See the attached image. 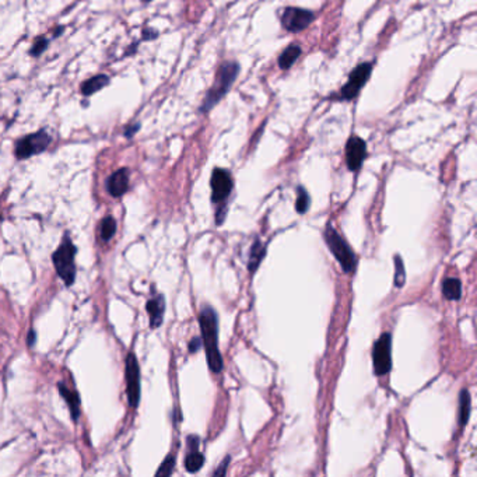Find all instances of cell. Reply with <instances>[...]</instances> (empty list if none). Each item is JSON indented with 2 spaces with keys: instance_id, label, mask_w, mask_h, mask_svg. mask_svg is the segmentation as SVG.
Masks as SVG:
<instances>
[{
  "instance_id": "cell-1",
  "label": "cell",
  "mask_w": 477,
  "mask_h": 477,
  "mask_svg": "<svg viewBox=\"0 0 477 477\" xmlns=\"http://www.w3.org/2000/svg\"><path fill=\"white\" fill-rule=\"evenodd\" d=\"M199 325L201 330V341L206 350L207 365L211 372L218 373L222 371V357L218 348V316L215 311L206 305L199 313Z\"/></svg>"
},
{
  "instance_id": "cell-2",
  "label": "cell",
  "mask_w": 477,
  "mask_h": 477,
  "mask_svg": "<svg viewBox=\"0 0 477 477\" xmlns=\"http://www.w3.org/2000/svg\"><path fill=\"white\" fill-rule=\"evenodd\" d=\"M239 69H241L239 63L234 62V60L224 62L218 67L214 83L210 87V90L207 91V94L203 99V104L200 106L201 113H206L211 108H214L220 102V99L229 91L231 85L234 84V81L236 80V77L239 74Z\"/></svg>"
},
{
  "instance_id": "cell-3",
  "label": "cell",
  "mask_w": 477,
  "mask_h": 477,
  "mask_svg": "<svg viewBox=\"0 0 477 477\" xmlns=\"http://www.w3.org/2000/svg\"><path fill=\"white\" fill-rule=\"evenodd\" d=\"M211 201L218 206L217 214H215V222L217 225L224 222L225 214H227V206L225 201L228 200L232 187H234V180L231 173L224 169V168H214L211 173Z\"/></svg>"
},
{
  "instance_id": "cell-4",
  "label": "cell",
  "mask_w": 477,
  "mask_h": 477,
  "mask_svg": "<svg viewBox=\"0 0 477 477\" xmlns=\"http://www.w3.org/2000/svg\"><path fill=\"white\" fill-rule=\"evenodd\" d=\"M323 238H325V242H326L327 248L330 249L332 255L340 263L343 271L347 274L353 273L355 270V264H357L355 253L351 249V246L346 242V239L334 229V227L332 224L326 225L325 232H323Z\"/></svg>"
},
{
  "instance_id": "cell-5",
  "label": "cell",
  "mask_w": 477,
  "mask_h": 477,
  "mask_svg": "<svg viewBox=\"0 0 477 477\" xmlns=\"http://www.w3.org/2000/svg\"><path fill=\"white\" fill-rule=\"evenodd\" d=\"M76 246L73 245L69 235H64L60 246L53 252L52 260L59 277L64 281L66 285H71L76 278Z\"/></svg>"
},
{
  "instance_id": "cell-6",
  "label": "cell",
  "mask_w": 477,
  "mask_h": 477,
  "mask_svg": "<svg viewBox=\"0 0 477 477\" xmlns=\"http://www.w3.org/2000/svg\"><path fill=\"white\" fill-rule=\"evenodd\" d=\"M372 362L375 375L383 376L389 373L392 368V334L389 332L382 333L373 343Z\"/></svg>"
},
{
  "instance_id": "cell-7",
  "label": "cell",
  "mask_w": 477,
  "mask_h": 477,
  "mask_svg": "<svg viewBox=\"0 0 477 477\" xmlns=\"http://www.w3.org/2000/svg\"><path fill=\"white\" fill-rule=\"evenodd\" d=\"M50 143V136L45 130L31 133L15 143V157L18 159H27L31 155L39 154L48 148Z\"/></svg>"
},
{
  "instance_id": "cell-8",
  "label": "cell",
  "mask_w": 477,
  "mask_h": 477,
  "mask_svg": "<svg viewBox=\"0 0 477 477\" xmlns=\"http://www.w3.org/2000/svg\"><path fill=\"white\" fill-rule=\"evenodd\" d=\"M372 71V64L369 62L358 64L348 76V81L341 87L340 90V97L344 101H350L358 95L361 88L365 85L368 81L369 76Z\"/></svg>"
},
{
  "instance_id": "cell-9",
  "label": "cell",
  "mask_w": 477,
  "mask_h": 477,
  "mask_svg": "<svg viewBox=\"0 0 477 477\" xmlns=\"http://www.w3.org/2000/svg\"><path fill=\"white\" fill-rule=\"evenodd\" d=\"M315 15L311 10L299 7H287L281 14V25L288 32H301L309 27Z\"/></svg>"
},
{
  "instance_id": "cell-10",
  "label": "cell",
  "mask_w": 477,
  "mask_h": 477,
  "mask_svg": "<svg viewBox=\"0 0 477 477\" xmlns=\"http://www.w3.org/2000/svg\"><path fill=\"white\" fill-rule=\"evenodd\" d=\"M126 394L131 407L138 406L140 400V368L134 354H129L126 358Z\"/></svg>"
},
{
  "instance_id": "cell-11",
  "label": "cell",
  "mask_w": 477,
  "mask_h": 477,
  "mask_svg": "<svg viewBox=\"0 0 477 477\" xmlns=\"http://www.w3.org/2000/svg\"><path fill=\"white\" fill-rule=\"evenodd\" d=\"M366 155V144L358 136H351L346 144V164L353 172L358 171Z\"/></svg>"
},
{
  "instance_id": "cell-12",
  "label": "cell",
  "mask_w": 477,
  "mask_h": 477,
  "mask_svg": "<svg viewBox=\"0 0 477 477\" xmlns=\"http://www.w3.org/2000/svg\"><path fill=\"white\" fill-rule=\"evenodd\" d=\"M187 455L185 457V469L189 473H196L201 469L204 463V456L199 452V436L197 435H189L187 436Z\"/></svg>"
},
{
  "instance_id": "cell-13",
  "label": "cell",
  "mask_w": 477,
  "mask_h": 477,
  "mask_svg": "<svg viewBox=\"0 0 477 477\" xmlns=\"http://www.w3.org/2000/svg\"><path fill=\"white\" fill-rule=\"evenodd\" d=\"M129 187V169L120 168L115 171L106 180V189L111 196L120 197Z\"/></svg>"
},
{
  "instance_id": "cell-14",
  "label": "cell",
  "mask_w": 477,
  "mask_h": 477,
  "mask_svg": "<svg viewBox=\"0 0 477 477\" xmlns=\"http://www.w3.org/2000/svg\"><path fill=\"white\" fill-rule=\"evenodd\" d=\"M145 309H147V313L150 316V326L152 329L161 326L162 318H164V312H165L164 295L159 294V295L148 299L147 304H145Z\"/></svg>"
},
{
  "instance_id": "cell-15",
  "label": "cell",
  "mask_w": 477,
  "mask_h": 477,
  "mask_svg": "<svg viewBox=\"0 0 477 477\" xmlns=\"http://www.w3.org/2000/svg\"><path fill=\"white\" fill-rule=\"evenodd\" d=\"M442 295L448 301H457L462 297V283L456 277H446L442 281Z\"/></svg>"
},
{
  "instance_id": "cell-16",
  "label": "cell",
  "mask_w": 477,
  "mask_h": 477,
  "mask_svg": "<svg viewBox=\"0 0 477 477\" xmlns=\"http://www.w3.org/2000/svg\"><path fill=\"white\" fill-rule=\"evenodd\" d=\"M109 84V77L105 76V74H97L88 80H85L81 87H80V91L83 95L88 97V95H92L95 94L97 91H99L101 88L106 87Z\"/></svg>"
},
{
  "instance_id": "cell-17",
  "label": "cell",
  "mask_w": 477,
  "mask_h": 477,
  "mask_svg": "<svg viewBox=\"0 0 477 477\" xmlns=\"http://www.w3.org/2000/svg\"><path fill=\"white\" fill-rule=\"evenodd\" d=\"M266 255V246L262 243V241L259 238H255L250 250H249V259H248V269L249 271H255L259 264L262 263L263 257Z\"/></svg>"
},
{
  "instance_id": "cell-18",
  "label": "cell",
  "mask_w": 477,
  "mask_h": 477,
  "mask_svg": "<svg viewBox=\"0 0 477 477\" xmlns=\"http://www.w3.org/2000/svg\"><path fill=\"white\" fill-rule=\"evenodd\" d=\"M301 46L299 45H295V43H292V45H290L287 49H284L283 50V53L280 55V57H278V67L281 69V70H288L297 60H298V57L301 56Z\"/></svg>"
},
{
  "instance_id": "cell-19",
  "label": "cell",
  "mask_w": 477,
  "mask_h": 477,
  "mask_svg": "<svg viewBox=\"0 0 477 477\" xmlns=\"http://www.w3.org/2000/svg\"><path fill=\"white\" fill-rule=\"evenodd\" d=\"M59 392L64 397V400H66V403L71 411L73 420H77V417L80 414V397H78L77 392L66 387L64 383H59Z\"/></svg>"
},
{
  "instance_id": "cell-20",
  "label": "cell",
  "mask_w": 477,
  "mask_h": 477,
  "mask_svg": "<svg viewBox=\"0 0 477 477\" xmlns=\"http://www.w3.org/2000/svg\"><path fill=\"white\" fill-rule=\"evenodd\" d=\"M470 410H471V400H470V393L466 387H463L459 393V425H466L470 417Z\"/></svg>"
},
{
  "instance_id": "cell-21",
  "label": "cell",
  "mask_w": 477,
  "mask_h": 477,
  "mask_svg": "<svg viewBox=\"0 0 477 477\" xmlns=\"http://www.w3.org/2000/svg\"><path fill=\"white\" fill-rule=\"evenodd\" d=\"M311 204V199L309 194L306 192V189L304 186H298L297 189V201H295V210L299 214H305L309 208Z\"/></svg>"
},
{
  "instance_id": "cell-22",
  "label": "cell",
  "mask_w": 477,
  "mask_h": 477,
  "mask_svg": "<svg viewBox=\"0 0 477 477\" xmlns=\"http://www.w3.org/2000/svg\"><path fill=\"white\" fill-rule=\"evenodd\" d=\"M115 229H116V221H115V218L111 217V215L105 217V218L102 220V222H101V238H102L104 241H109V239L113 236Z\"/></svg>"
},
{
  "instance_id": "cell-23",
  "label": "cell",
  "mask_w": 477,
  "mask_h": 477,
  "mask_svg": "<svg viewBox=\"0 0 477 477\" xmlns=\"http://www.w3.org/2000/svg\"><path fill=\"white\" fill-rule=\"evenodd\" d=\"M406 281V273H404V264L399 255L394 256V287L401 288Z\"/></svg>"
},
{
  "instance_id": "cell-24",
  "label": "cell",
  "mask_w": 477,
  "mask_h": 477,
  "mask_svg": "<svg viewBox=\"0 0 477 477\" xmlns=\"http://www.w3.org/2000/svg\"><path fill=\"white\" fill-rule=\"evenodd\" d=\"M173 466H175V457L173 455H168L165 457V460L161 463L159 469L155 471V476H171L173 471Z\"/></svg>"
},
{
  "instance_id": "cell-25",
  "label": "cell",
  "mask_w": 477,
  "mask_h": 477,
  "mask_svg": "<svg viewBox=\"0 0 477 477\" xmlns=\"http://www.w3.org/2000/svg\"><path fill=\"white\" fill-rule=\"evenodd\" d=\"M46 46H48V39L43 38V36H39V38L34 42V45H32L29 53H31L32 56H39V55L46 49Z\"/></svg>"
},
{
  "instance_id": "cell-26",
  "label": "cell",
  "mask_w": 477,
  "mask_h": 477,
  "mask_svg": "<svg viewBox=\"0 0 477 477\" xmlns=\"http://www.w3.org/2000/svg\"><path fill=\"white\" fill-rule=\"evenodd\" d=\"M229 456H225L224 457V460L218 464V467L214 470V473H213V476H215V477H218V476H224L225 473H227V467H228V463H229Z\"/></svg>"
},
{
  "instance_id": "cell-27",
  "label": "cell",
  "mask_w": 477,
  "mask_h": 477,
  "mask_svg": "<svg viewBox=\"0 0 477 477\" xmlns=\"http://www.w3.org/2000/svg\"><path fill=\"white\" fill-rule=\"evenodd\" d=\"M203 346V341H201V337H193L192 340H190V343H189V353H196L200 347Z\"/></svg>"
},
{
  "instance_id": "cell-28",
  "label": "cell",
  "mask_w": 477,
  "mask_h": 477,
  "mask_svg": "<svg viewBox=\"0 0 477 477\" xmlns=\"http://www.w3.org/2000/svg\"><path fill=\"white\" fill-rule=\"evenodd\" d=\"M138 129H140V123H133V124H130V126H127V127H126V130H124V136L130 138V137H131V136H133V134H134V133H136Z\"/></svg>"
},
{
  "instance_id": "cell-29",
  "label": "cell",
  "mask_w": 477,
  "mask_h": 477,
  "mask_svg": "<svg viewBox=\"0 0 477 477\" xmlns=\"http://www.w3.org/2000/svg\"><path fill=\"white\" fill-rule=\"evenodd\" d=\"M157 35H158V32L155 29H152V28L143 29V38L144 39H154V38H157Z\"/></svg>"
},
{
  "instance_id": "cell-30",
  "label": "cell",
  "mask_w": 477,
  "mask_h": 477,
  "mask_svg": "<svg viewBox=\"0 0 477 477\" xmlns=\"http://www.w3.org/2000/svg\"><path fill=\"white\" fill-rule=\"evenodd\" d=\"M35 332L34 330H31L29 332V334H28V346H32L34 344V340H35Z\"/></svg>"
},
{
  "instance_id": "cell-31",
  "label": "cell",
  "mask_w": 477,
  "mask_h": 477,
  "mask_svg": "<svg viewBox=\"0 0 477 477\" xmlns=\"http://www.w3.org/2000/svg\"><path fill=\"white\" fill-rule=\"evenodd\" d=\"M62 31H63V27H60L59 29H56V31H55V36H57V34H60Z\"/></svg>"
},
{
  "instance_id": "cell-32",
  "label": "cell",
  "mask_w": 477,
  "mask_h": 477,
  "mask_svg": "<svg viewBox=\"0 0 477 477\" xmlns=\"http://www.w3.org/2000/svg\"><path fill=\"white\" fill-rule=\"evenodd\" d=\"M141 1H143V3H150L151 0H141Z\"/></svg>"
}]
</instances>
